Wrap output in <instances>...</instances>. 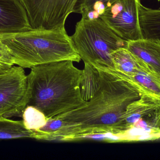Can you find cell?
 Returning <instances> with one entry per match:
<instances>
[{"label": "cell", "mask_w": 160, "mask_h": 160, "mask_svg": "<svg viewBox=\"0 0 160 160\" xmlns=\"http://www.w3.org/2000/svg\"><path fill=\"white\" fill-rule=\"evenodd\" d=\"M84 65L81 88L85 102L53 117L58 120L60 128L44 141L74 142L103 135H112L119 141L121 122L127 107L145 94L113 71Z\"/></svg>", "instance_id": "1"}, {"label": "cell", "mask_w": 160, "mask_h": 160, "mask_svg": "<svg viewBox=\"0 0 160 160\" xmlns=\"http://www.w3.org/2000/svg\"><path fill=\"white\" fill-rule=\"evenodd\" d=\"M27 75L29 101L48 119L75 110L83 104L81 85L83 71L73 61L64 60L38 65Z\"/></svg>", "instance_id": "2"}, {"label": "cell", "mask_w": 160, "mask_h": 160, "mask_svg": "<svg viewBox=\"0 0 160 160\" xmlns=\"http://www.w3.org/2000/svg\"><path fill=\"white\" fill-rule=\"evenodd\" d=\"M0 39L11 52L15 65L23 68L81 57L66 30L32 29L17 33L0 34Z\"/></svg>", "instance_id": "3"}, {"label": "cell", "mask_w": 160, "mask_h": 160, "mask_svg": "<svg viewBox=\"0 0 160 160\" xmlns=\"http://www.w3.org/2000/svg\"><path fill=\"white\" fill-rule=\"evenodd\" d=\"M70 38L84 63L109 71L114 70L112 54L121 48L127 49L128 43L100 18L91 21L82 18Z\"/></svg>", "instance_id": "4"}, {"label": "cell", "mask_w": 160, "mask_h": 160, "mask_svg": "<svg viewBox=\"0 0 160 160\" xmlns=\"http://www.w3.org/2000/svg\"><path fill=\"white\" fill-rule=\"evenodd\" d=\"M32 29L64 30L78 0H19Z\"/></svg>", "instance_id": "5"}, {"label": "cell", "mask_w": 160, "mask_h": 160, "mask_svg": "<svg viewBox=\"0 0 160 160\" xmlns=\"http://www.w3.org/2000/svg\"><path fill=\"white\" fill-rule=\"evenodd\" d=\"M23 69L14 65L0 73V117L19 116L27 106L28 77Z\"/></svg>", "instance_id": "6"}, {"label": "cell", "mask_w": 160, "mask_h": 160, "mask_svg": "<svg viewBox=\"0 0 160 160\" xmlns=\"http://www.w3.org/2000/svg\"><path fill=\"white\" fill-rule=\"evenodd\" d=\"M141 0H117L100 16L117 35L126 41L143 38L139 20L138 3Z\"/></svg>", "instance_id": "7"}, {"label": "cell", "mask_w": 160, "mask_h": 160, "mask_svg": "<svg viewBox=\"0 0 160 160\" xmlns=\"http://www.w3.org/2000/svg\"><path fill=\"white\" fill-rule=\"evenodd\" d=\"M32 29L26 9L19 0H0V34Z\"/></svg>", "instance_id": "8"}, {"label": "cell", "mask_w": 160, "mask_h": 160, "mask_svg": "<svg viewBox=\"0 0 160 160\" xmlns=\"http://www.w3.org/2000/svg\"><path fill=\"white\" fill-rule=\"evenodd\" d=\"M160 106V99L150 94H142L140 98L134 101L127 107L121 122V138L132 128L139 120Z\"/></svg>", "instance_id": "9"}, {"label": "cell", "mask_w": 160, "mask_h": 160, "mask_svg": "<svg viewBox=\"0 0 160 160\" xmlns=\"http://www.w3.org/2000/svg\"><path fill=\"white\" fill-rule=\"evenodd\" d=\"M127 49L143 61L160 80V40L143 38L128 41Z\"/></svg>", "instance_id": "10"}, {"label": "cell", "mask_w": 160, "mask_h": 160, "mask_svg": "<svg viewBox=\"0 0 160 160\" xmlns=\"http://www.w3.org/2000/svg\"><path fill=\"white\" fill-rule=\"evenodd\" d=\"M112 58L114 67L113 72L121 77H129L141 72L155 76L143 61L126 48H121L114 52Z\"/></svg>", "instance_id": "11"}, {"label": "cell", "mask_w": 160, "mask_h": 160, "mask_svg": "<svg viewBox=\"0 0 160 160\" xmlns=\"http://www.w3.org/2000/svg\"><path fill=\"white\" fill-rule=\"evenodd\" d=\"M139 20L144 38L160 40V8L152 9L138 3Z\"/></svg>", "instance_id": "12"}, {"label": "cell", "mask_w": 160, "mask_h": 160, "mask_svg": "<svg viewBox=\"0 0 160 160\" xmlns=\"http://www.w3.org/2000/svg\"><path fill=\"white\" fill-rule=\"evenodd\" d=\"M32 138L33 132L26 129L22 120L0 117V140Z\"/></svg>", "instance_id": "13"}, {"label": "cell", "mask_w": 160, "mask_h": 160, "mask_svg": "<svg viewBox=\"0 0 160 160\" xmlns=\"http://www.w3.org/2000/svg\"><path fill=\"white\" fill-rule=\"evenodd\" d=\"M122 78L131 82L143 93L150 94L160 99V80L154 75L141 72Z\"/></svg>", "instance_id": "14"}, {"label": "cell", "mask_w": 160, "mask_h": 160, "mask_svg": "<svg viewBox=\"0 0 160 160\" xmlns=\"http://www.w3.org/2000/svg\"><path fill=\"white\" fill-rule=\"evenodd\" d=\"M117 0H78L74 12L82 15L88 12L93 19L99 18L108 8Z\"/></svg>", "instance_id": "15"}, {"label": "cell", "mask_w": 160, "mask_h": 160, "mask_svg": "<svg viewBox=\"0 0 160 160\" xmlns=\"http://www.w3.org/2000/svg\"><path fill=\"white\" fill-rule=\"evenodd\" d=\"M24 127L29 131H37L47 124L48 118L43 113L32 106H27L22 113Z\"/></svg>", "instance_id": "16"}, {"label": "cell", "mask_w": 160, "mask_h": 160, "mask_svg": "<svg viewBox=\"0 0 160 160\" xmlns=\"http://www.w3.org/2000/svg\"><path fill=\"white\" fill-rule=\"evenodd\" d=\"M14 65L15 62L10 50L0 39V73L8 70Z\"/></svg>", "instance_id": "17"}, {"label": "cell", "mask_w": 160, "mask_h": 160, "mask_svg": "<svg viewBox=\"0 0 160 160\" xmlns=\"http://www.w3.org/2000/svg\"><path fill=\"white\" fill-rule=\"evenodd\" d=\"M158 1H160V0H158Z\"/></svg>", "instance_id": "18"}]
</instances>
